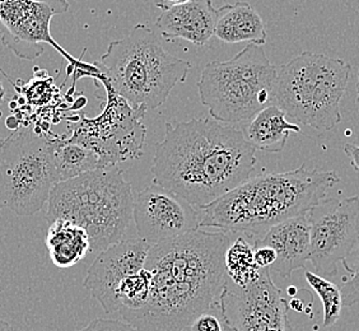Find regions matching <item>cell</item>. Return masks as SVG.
I'll return each instance as SVG.
<instances>
[{
    "instance_id": "6da1fadb",
    "label": "cell",
    "mask_w": 359,
    "mask_h": 331,
    "mask_svg": "<svg viewBox=\"0 0 359 331\" xmlns=\"http://www.w3.org/2000/svg\"><path fill=\"white\" fill-rule=\"evenodd\" d=\"M231 234L195 229L149 250L147 304L121 318L138 331H182L215 306L227 284L224 255Z\"/></svg>"
},
{
    "instance_id": "7a4b0ae2",
    "label": "cell",
    "mask_w": 359,
    "mask_h": 331,
    "mask_svg": "<svg viewBox=\"0 0 359 331\" xmlns=\"http://www.w3.org/2000/svg\"><path fill=\"white\" fill-rule=\"evenodd\" d=\"M255 165L256 148L243 131L213 118L191 119L167 123L151 173L154 184L203 209L248 181Z\"/></svg>"
},
{
    "instance_id": "3957f363",
    "label": "cell",
    "mask_w": 359,
    "mask_h": 331,
    "mask_svg": "<svg viewBox=\"0 0 359 331\" xmlns=\"http://www.w3.org/2000/svg\"><path fill=\"white\" fill-rule=\"evenodd\" d=\"M340 182L335 171L307 170L250 177L218 201L203 208L201 228L243 234L251 242L269 228L306 214Z\"/></svg>"
},
{
    "instance_id": "277c9868",
    "label": "cell",
    "mask_w": 359,
    "mask_h": 331,
    "mask_svg": "<svg viewBox=\"0 0 359 331\" xmlns=\"http://www.w3.org/2000/svg\"><path fill=\"white\" fill-rule=\"evenodd\" d=\"M96 64L104 86L133 109L145 111L165 104L191 69V62L168 54L158 36L140 23L124 39L110 42Z\"/></svg>"
},
{
    "instance_id": "5b68a950",
    "label": "cell",
    "mask_w": 359,
    "mask_h": 331,
    "mask_svg": "<svg viewBox=\"0 0 359 331\" xmlns=\"http://www.w3.org/2000/svg\"><path fill=\"white\" fill-rule=\"evenodd\" d=\"M48 221L67 219L90 236V252L121 241L133 219L132 185L124 173L104 167L62 181L48 196Z\"/></svg>"
},
{
    "instance_id": "8992f818",
    "label": "cell",
    "mask_w": 359,
    "mask_h": 331,
    "mask_svg": "<svg viewBox=\"0 0 359 331\" xmlns=\"http://www.w3.org/2000/svg\"><path fill=\"white\" fill-rule=\"evenodd\" d=\"M276 67L255 43L226 62H208L198 81L201 104L224 124L252 120L276 104Z\"/></svg>"
},
{
    "instance_id": "52a82bcc",
    "label": "cell",
    "mask_w": 359,
    "mask_h": 331,
    "mask_svg": "<svg viewBox=\"0 0 359 331\" xmlns=\"http://www.w3.org/2000/svg\"><path fill=\"white\" fill-rule=\"evenodd\" d=\"M351 69L339 58L304 51L276 67V106L297 125L332 130L341 121L340 102Z\"/></svg>"
},
{
    "instance_id": "ba28073f",
    "label": "cell",
    "mask_w": 359,
    "mask_h": 331,
    "mask_svg": "<svg viewBox=\"0 0 359 331\" xmlns=\"http://www.w3.org/2000/svg\"><path fill=\"white\" fill-rule=\"evenodd\" d=\"M57 184L50 138L27 126L0 140V209L39 213Z\"/></svg>"
},
{
    "instance_id": "9c48e42d",
    "label": "cell",
    "mask_w": 359,
    "mask_h": 331,
    "mask_svg": "<svg viewBox=\"0 0 359 331\" xmlns=\"http://www.w3.org/2000/svg\"><path fill=\"white\" fill-rule=\"evenodd\" d=\"M107 107L96 120L83 115L73 128L70 142L88 147L101 157L106 167H114L126 159L140 157L145 129L142 118L145 110H135L106 86Z\"/></svg>"
},
{
    "instance_id": "30bf717a",
    "label": "cell",
    "mask_w": 359,
    "mask_h": 331,
    "mask_svg": "<svg viewBox=\"0 0 359 331\" xmlns=\"http://www.w3.org/2000/svg\"><path fill=\"white\" fill-rule=\"evenodd\" d=\"M311 229L310 262L324 278L338 274L339 264L359 246V198L324 199L309 210Z\"/></svg>"
},
{
    "instance_id": "8fae6325",
    "label": "cell",
    "mask_w": 359,
    "mask_h": 331,
    "mask_svg": "<svg viewBox=\"0 0 359 331\" xmlns=\"http://www.w3.org/2000/svg\"><path fill=\"white\" fill-rule=\"evenodd\" d=\"M219 304L231 331H292L290 306L268 269L245 288L227 279Z\"/></svg>"
},
{
    "instance_id": "7c38bea8",
    "label": "cell",
    "mask_w": 359,
    "mask_h": 331,
    "mask_svg": "<svg viewBox=\"0 0 359 331\" xmlns=\"http://www.w3.org/2000/svg\"><path fill=\"white\" fill-rule=\"evenodd\" d=\"M69 8L67 0H7L0 1L1 42L22 59L34 60L43 53V43L59 48L50 35L54 14Z\"/></svg>"
},
{
    "instance_id": "4fadbf2b",
    "label": "cell",
    "mask_w": 359,
    "mask_h": 331,
    "mask_svg": "<svg viewBox=\"0 0 359 331\" xmlns=\"http://www.w3.org/2000/svg\"><path fill=\"white\" fill-rule=\"evenodd\" d=\"M133 221L139 238L151 246L171 241L201 228V214L177 194L153 184L138 194Z\"/></svg>"
},
{
    "instance_id": "5bb4252c",
    "label": "cell",
    "mask_w": 359,
    "mask_h": 331,
    "mask_svg": "<svg viewBox=\"0 0 359 331\" xmlns=\"http://www.w3.org/2000/svg\"><path fill=\"white\" fill-rule=\"evenodd\" d=\"M151 245L142 238L121 240L101 251L84 279V288L107 313H115L114 296L126 278L144 269Z\"/></svg>"
},
{
    "instance_id": "9a60e30c",
    "label": "cell",
    "mask_w": 359,
    "mask_h": 331,
    "mask_svg": "<svg viewBox=\"0 0 359 331\" xmlns=\"http://www.w3.org/2000/svg\"><path fill=\"white\" fill-rule=\"evenodd\" d=\"M307 213L273 226L252 241L254 248L269 246L276 251V260L270 266V274L288 278L310 262L311 229Z\"/></svg>"
},
{
    "instance_id": "2e32d148",
    "label": "cell",
    "mask_w": 359,
    "mask_h": 331,
    "mask_svg": "<svg viewBox=\"0 0 359 331\" xmlns=\"http://www.w3.org/2000/svg\"><path fill=\"white\" fill-rule=\"evenodd\" d=\"M215 23L213 0H190L162 9L156 26L165 39H182L201 48L215 36Z\"/></svg>"
},
{
    "instance_id": "e0dca14e",
    "label": "cell",
    "mask_w": 359,
    "mask_h": 331,
    "mask_svg": "<svg viewBox=\"0 0 359 331\" xmlns=\"http://www.w3.org/2000/svg\"><path fill=\"white\" fill-rule=\"evenodd\" d=\"M215 36L224 43L249 42L259 46L266 43L263 18L246 1L226 4L217 9Z\"/></svg>"
},
{
    "instance_id": "ac0fdd59",
    "label": "cell",
    "mask_w": 359,
    "mask_h": 331,
    "mask_svg": "<svg viewBox=\"0 0 359 331\" xmlns=\"http://www.w3.org/2000/svg\"><path fill=\"white\" fill-rule=\"evenodd\" d=\"M45 242L51 262L59 269L74 266L90 252V236L86 229L67 219L50 223Z\"/></svg>"
},
{
    "instance_id": "d6986e66",
    "label": "cell",
    "mask_w": 359,
    "mask_h": 331,
    "mask_svg": "<svg viewBox=\"0 0 359 331\" xmlns=\"http://www.w3.org/2000/svg\"><path fill=\"white\" fill-rule=\"evenodd\" d=\"M299 125L287 120V115L276 104L260 111L251 120L245 135L251 145L264 152H282L290 133H299Z\"/></svg>"
},
{
    "instance_id": "ffe728a7",
    "label": "cell",
    "mask_w": 359,
    "mask_h": 331,
    "mask_svg": "<svg viewBox=\"0 0 359 331\" xmlns=\"http://www.w3.org/2000/svg\"><path fill=\"white\" fill-rule=\"evenodd\" d=\"M50 143L57 184L106 167L101 157L86 145L67 138H50Z\"/></svg>"
},
{
    "instance_id": "44dd1931",
    "label": "cell",
    "mask_w": 359,
    "mask_h": 331,
    "mask_svg": "<svg viewBox=\"0 0 359 331\" xmlns=\"http://www.w3.org/2000/svg\"><path fill=\"white\" fill-rule=\"evenodd\" d=\"M231 242L226 250L224 265L229 283L245 288L254 283L262 276L263 269H259L254 259V243L243 234H232Z\"/></svg>"
},
{
    "instance_id": "7402d4cb",
    "label": "cell",
    "mask_w": 359,
    "mask_h": 331,
    "mask_svg": "<svg viewBox=\"0 0 359 331\" xmlns=\"http://www.w3.org/2000/svg\"><path fill=\"white\" fill-rule=\"evenodd\" d=\"M152 283V273L148 269L139 270L138 273L126 278L115 292V313L124 316L138 311L147 304Z\"/></svg>"
},
{
    "instance_id": "603a6c76",
    "label": "cell",
    "mask_w": 359,
    "mask_h": 331,
    "mask_svg": "<svg viewBox=\"0 0 359 331\" xmlns=\"http://www.w3.org/2000/svg\"><path fill=\"white\" fill-rule=\"evenodd\" d=\"M304 276L307 283L311 285L312 290L318 293L321 299L323 309H324L325 327H332V325L338 323L341 309H343V293L338 285L327 281L324 276H318L316 273H312L306 270Z\"/></svg>"
},
{
    "instance_id": "cb8c5ba5",
    "label": "cell",
    "mask_w": 359,
    "mask_h": 331,
    "mask_svg": "<svg viewBox=\"0 0 359 331\" xmlns=\"http://www.w3.org/2000/svg\"><path fill=\"white\" fill-rule=\"evenodd\" d=\"M182 331H231L223 315L219 301L207 312L193 320Z\"/></svg>"
},
{
    "instance_id": "d4e9b609",
    "label": "cell",
    "mask_w": 359,
    "mask_h": 331,
    "mask_svg": "<svg viewBox=\"0 0 359 331\" xmlns=\"http://www.w3.org/2000/svg\"><path fill=\"white\" fill-rule=\"evenodd\" d=\"M79 331H138L132 325L107 318H96Z\"/></svg>"
},
{
    "instance_id": "484cf974",
    "label": "cell",
    "mask_w": 359,
    "mask_h": 331,
    "mask_svg": "<svg viewBox=\"0 0 359 331\" xmlns=\"http://www.w3.org/2000/svg\"><path fill=\"white\" fill-rule=\"evenodd\" d=\"M254 259L259 269L269 270L270 266L276 262V252L269 246H256Z\"/></svg>"
},
{
    "instance_id": "4316f807",
    "label": "cell",
    "mask_w": 359,
    "mask_h": 331,
    "mask_svg": "<svg viewBox=\"0 0 359 331\" xmlns=\"http://www.w3.org/2000/svg\"><path fill=\"white\" fill-rule=\"evenodd\" d=\"M344 153L348 156L354 170L359 173V145L351 144V143L344 145Z\"/></svg>"
},
{
    "instance_id": "83f0119b",
    "label": "cell",
    "mask_w": 359,
    "mask_h": 331,
    "mask_svg": "<svg viewBox=\"0 0 359 331\" xmlns=\"http://www.w3.org/2000/svg\"><path fill=\"white\" fill-rule=\"evenodd\" d=\"M190 0H162V3H158V7L161 9H165V8L175 7V6H179V4H184L187 3Z\"/></svg>"
},
{
    "instance_id": "f1b7e54d",
    "label": "cell",
    "mask_w": 359,
    "mask_h": 331,
    "mask_svg": "<svg viewBox=\"0 0 359 331\" xmlns=\"http://www.w3.org/2000/svg\"><path fill=\"white\" fill-rule=\"evenodd\" d=\"M0 331H14L12 325L9 324L6 320L0 318Z\"/></svg>"
},
{
    "instance_id": "f546056e",
    "label": "cell",
    "mask_w": 359,
    "mask_h": 331,
    "mask_svg": "<svg viewBox=\"0 0 359 331\" xmlns=\"http://www.w3.org/2000/svg\"><path fill=\"white\" fill-rule=\"evenodd\" d=\"M4 96H6V90H4V87H3V83L0 81V104H3Z\"/></svg>"
},
{
    "instance_id": "4dcf8cb0",
    "label": "cell",
    "mask_w": 359,
    "mask_h": 331,
    "mask_svg": "<svg viewBox=\"0 0 359 331\" xmlns=\"http://www.w3.org/2000/svg\"><path fill=\"white\" fill-rule=\"evenodd\" d=\"M357 104L359 106V70L358 76H357Z\"/></svg>"
},
{
    "instance_id": "1f68e13d",
    "label": "cell",
    "mask_w": 359,
    "mask_h": 331,
    "mask_svg": "<svg viewBox=\"0 0 359 331\" xmlns=\"http://www.w3.org/2000/svg\"><path fill=\"white\" fill-rule=\"evenodd\" d=\"M0 1H7V0H0Z\"/></svg>"
}]
</instances>
